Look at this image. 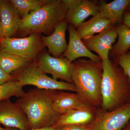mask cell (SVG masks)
I'll list each match as a JSON object with an SVG mask.
<instances>
[{"label":"cell","mask_w":130,"mask_h":130,"mask_svg":"<svg viewBox=\"0 0 130 130\" xmlns=\"http://www.w3.org/2000/svg\"><path fill=\"white\" fill-rule=\"evenodd\" d=\"M87 105L88 104L77 93H71L64 91H55L53 97V108L54 111L58 115H61Z\"/></svg>","instance_id":"cell-14"},{"label":"cell","mask_w":130,"mask_h":130,"mask_svg":"<svg viewBox=\"0 0 130 130\" xmlns=\"http://www.w3.org/2000/svg\"><path fill=\"white\" fill-rule=\"evenodd\" d=\"M68 23L65 19L56 26L51 35L47 36H41L44 46L48 48L50 53L54 57H59L67 48L66 33L68 28Z\"/></svg>","instance_id":"cell-15"},{"label":"cell","mask_w":130,"mask_h":130,"mask_svg":"<svg viewBox=\"0 0 130 130\" xmlns=\"http://www.w3.org/2000/svg\"><path fill=\"white\" fill-rule=\"evenodd\" d=\"M68 30L69 41L67 48L63 54L65 58L71 62L81 57H86L95 62L102 61L98 55L93 54L85 45L72 25L70 24Z\"/></svg>","instance_id":"cell-13"},{"label":"cell","mask_w":130,"mask_h":130,"mask_svg":"<svg viewBox=\"0 0 130 130\" xmlns=\"http://www.w3.org/2000/svg\"><path fill=\"white\" fill-rule=\"evenodd\" d=\"M36 63L43 72L51 74L53 78L60 79L73 84L72 78V62L66 58H55L44 53L38 58Z\"/></svg>","instance_id":"cell-8"},{"label":"cell","mask_w":130,"mask_h":130,"mask_svg":"<svg viewBox=\"0 0 130 130\" xmlns=\"http://www.w3.org/2000/svg\"><path fill=\"white\" fill-rule=\"evenodd\" d=\"M23 86L16 80L0 85V102L8 100L12 96L20 98L24 94Z\"/></svg>","instance_id":"cell-22"},{"label":"cell","mask_w":130,"mask_h":130,"mask_svg":"<svg viewBox=\"0 0 130 130\" xmlns=\"http://www.w3.org/2000/svg\"><path fill=\"white\" fill-rule=\"evenodd\" d=\"M112 25H113L111 21L103 18L98 13L88 21L82 23L76 31L82 40L93 36L95 33H100Z\"/></svg>","instance_id":"cell-18"},{"label":"cell","mask_w":130,"mask_h":130,"mask_svg":"<svg viewBox=\"0 0 130 130\" xmlns=\"http://www.w3.org/2000/svg\"><path fill=\"white\" fill-rule=\"evenodd\" d=\"M16 129L12 128H3L0 126V130H17Z\"/></svg>","instance_id":"cell-30"},{"label":"cell","mask_w":130,"mask_h":130,"mask_svg":"<svg viewBox=\"0 0 130 130\" xmlns=\"http://www.w3.org/2000/svg\"><path fill=\"white\" fill-rule=\"evenodd\" d=\"M12 76L23 87L32 85L41 89L77 92L73 84L59 81L49 77L39 68L36 63H29L15 71Z\"/></svg>","instance_id":"cell-5"},{"label":"cell","mask_w":130,"mask_h":130,"mask_svg":"<svg viewBox=\"0 0 130 130\" xmlns=\"http://www.w3.org/2000/svg\"><path fill=\"white\" fill-rule=\"evenodd\" d=\"M116 26L112 25L98 35L82 40L90 50L95 52L102 60L109 59V54L112 44L118 37Z\"/></svg>","instance_id":"cell-11"},{"label":"cell","mask_w":130,"mask_h":130,"mask_svg":"<svg viewBox=\"0 0 130 130\" xmlns=\"http://www.w3.org/2000/svg\"><path fill=\"white\" fill-rule=\"evenodd\" d=\"M1 51V47H0V51Z\"/></svg>","instance_id":"cell-32"},{"label":"cell","mask_w":130,"mask_h":130,"mask_svg":"<svg viewBox=\"0 0 130 130\" xmlns=\"http://www.w3.org/2000/svg\"><path fill=\"white\" fill-rule=\"evenodd\" d=\"M98 111L97 108L85 105L59 115L53 127L69 124L90 125L95 120Z\"/></svg>","instance_id":"cell-12"},{"label":"cell","mask_w":130,"mask_h":130,"mask_svg":"<svg viewBox=\"0 0 130 130\" xmlns=\"http://www.w3.org/2000/svg\"><path fill=\"white\" fill-rule=\"evenodd\" d=\"M1 51L11 53L31 63L44 49L40 34L23 38L4 37L0 41Z\"/></svg>","instance_id":"cell-6"},{"label":"cell","mask_w":130,"mask_h":130,"mask_svg":"<svg viewBox=\"0 0 130 130\" xmlns=\"http://www.w3.org/2000/svg\"><path fill=\"white\" fill-rule=\"evenodd\" d=\"M0 17L4 37H12L19 31L21 19L9 1L0 0Z\"/></svg>","instance_id":"cell-16"},{"label":"cell","mask_w":130,"mask_h":130,"mask_svg":"<svg viewBox=\"0 0 130 130\" xmlns=\"http://www.w3.org/2000/svg\"><path fill=\"white\" fill-rule=\"evenodd\" d=\"M130 3V0H115L108 3H101L99 13L111 21L113 25H120L123 21L125 11Z\"/></svg>","instance_id":"cell-17"},{"label":"cell","mask_w":130,"mask_h":130,"mask_svg":"<svg viewBox=\"0 0 130 130\" xmlns=\"http://www.w3.org/2000/svg\"><path fill=\"white\" fill-rule=\"evenodd\" d=\"M68 8L63 0H50L39 9L21 20L19 31L24 36L34 33L52 34L66 18Z\"/></svg>","instance_id":"cell-4"},{"label":"cell","mask_w":130,"mask_h":130,"mask_svg":"<svg viewBox=\"0 0 130 130\" xmlns=\"http://www.w3.org/2000/svg\"><path fill=\"white\" fill-rule=\"evenodd\" d=\"M68 8L66 19L68 23L77 28L90 16H95L100 11V4L90 0H64Z\"/></svg>","instance_id":"cell-9"},{"label":"cell","mask_w":130,"mask_h":130,"mask_svg":"<svg viewBox=\"0 0 130 130\" xmlns=\"http://www.w3.org/2000/svg\"><path fill=\"white\" fill-rule=\"evenodd\" d=\"M3 37H4V36H3L2 24L1 20L0 17V41Z\"/></svg>","instance_id":"cell-27"},{"label":"cell","mask_w":130,"mask_h":130,"mask_svg":"<svg viewBox=\"0 0 130 130\" xmlns=\"http://www.w3.org/2000/svg\"><path fill=\"white\" fill-rule=\"evenodd\" d=\"M50 0H10L15 11L21 19L46 5Z\"/></svg>","instance_id":"cell-21"},{"label":"cell","mask_w":130,"mask_h":130,"mask_svg":"<svg viewBox=\"0 0 130 130\" xmlns=\"http://www.w3.org/2000/svg\"><path fill=\"white\" fill-rule=\"evenodd\" d=\"M123 24L130 28V12H125L123 16Z\"/></svg>","instance_id":"cell-26"},{"label":"cell","mask_w":130,"mask_h":130,"mask_svg":"<svg viewBox=\"0 0 130 130\" xmlns=\"http://www.w3.org/2000/svg\"><path fill=\"white\" fill-rule=\"evenodd\" d=\"M54 130H90L89 126L69 124L60 126L54 128Z\"/></svg>","instance_id":"cell-24"},{"label":"cell","mask_w":130,"mask_h":130,"mask_svg":"<svg viewBox=\"0 0 130 130\" xmlns=\"http://www.w3.org/2000/svg\"><path fill=\"white\" fill-rule=\"evenodd\" d=\"M130 120V101L111 111L98 108L95 120L89 125L90 130H121Z\"/></svg>","instance_id":"cell-7"},{"label":"cell","mask_w":130,"mask_h":130,"mask_svg":"<svg viewBox=\"0 0 130 130\" xmlns=\"http://www.w3.org/2000/svg\"><path fill=\"white\" fill-rule=\"evenodd\" d=\"M127 9H128V12H130V4H129V6H128Z\"/></svg>","instance_id":"cell-31"},{"label":"cell","mask_w":130,"mask_h":130,"mask_svg":"<svg viewBox=\"0 0 130 130\" xmlns=\"http://www.w3.org/2000/svg\"><path fill=\"white\" fill-rule=\"evenodd\" d=\"M55 91L30 89L16 101L26 115L30 130L53 126L59 116L53 108Z\"/></svg>","instance_id":"cell-3"},{"label":"cell","mask_w":130,"mask_h":130,"mask_svg":"<svg viewBox=\"0 0 130 130\" xmlns=\"http://www.w3.org/2000/svg\"><path fill=\"white\" fill-rule=\"evenodd\" d=\"M102 61L80 59L72 62V78L79 95L87 103L97 108L102 104Z\"/></svg>","instance_id":"cell-1"},{"label":"cell","mask_w":130,"mask_h":130,"mask_svg":"<svg viewBox=\"0 0 130 130\" xmlns=\"http://www.w3.org/2000/svg\"><path fill=\"white\" fill-rule=\"evenodd\" d=\"M116 29L118 40L110 51L111 55L114 58L123 54L130 49V28L123 24L116 26Z\"/></svg>","instance_id":"cell-19"},{"label":"cell","mask_w":130,"mask_h":130,"mask_svg":"<svg viewBox=\"0 0 130 130\" xmlns=\"http://www.w3.org/2000/svg\"><path fill=\"white\" fill-rule=\"evenodd\" d=\"M114 60L116 64L123 69L125 73L128 77L130 81V52L125 53L115 57Z\"/></svg>","instance_id":"cell-23"},{"label":"cell","mask_w":130,"mask_h":130,"mask_svg":"<svg viewBox=\"0 0 130 130\" xmlns=\"http://www.w3.org/2000/svg\"><path fill=\"white\" fill-rule=\"evenodd\" d=\"M121 130H130V121Z\"/></svg>","instance_id":"cell-29"},{"label":"cell","mask_w":130,"mask_h":130,"mask_svg":"<svg viewBox=\"0 0 130 130\" xmlns=\"http://www.w3.org/2000/svg\"><path fill=\"white\" fill-rule=\"evenodd\" d=\"M14 80L15 79L12 75L6 72L0 67V85Z\"/></svg>","instance_id":"cell-25"},{"label":"cell","mask_w":130,"mask_h":130,"mask_svg":"<svg viewBox=\"0 0 130 130\" xmlns=\"http://www.w3.org/2000/svg\"><path fill=\"white\" fill-rule=\"evenodd\" d=\"M103 110L111 111L130 101V81L121 67L109 59L102 61Z\"/></svg>","instance_id":"cell-2"},{"label":"cell","mask_w":130,"mask_h":130,"mask_svg":"<svg viewBox=\"0 0 130 130\" xmlns=\"http://www.w3.org/2000/svg\"><path fill=\"white\" fill-rule=\"evenodd\" d=\"M30 63L13 54L0 51V67L9 74L25 67Z\"/></svg>","instance_id":"cell-20"},{"label":"cell","mask_w":130,"mask_h":130,"mask_svg":"<svg viewBox=\"0 0 130 130\" xmlns=\"http://www.w3.org/2000/svg\"><path fill=\"white\" fill-rule=\"evenodd\" d=\"M54 128L53 127H47V128H38V129H32L30 130H54Z\"/></svg>","instance_id":"cell-28"},{"label":"cell","mask_w":130,"mask_h":130,"mask_svg":"<svg viewBox=\"0 0 130 130\" xmlns=\"http://www.w3.org/2000/svg\"><path fill=\"white\" fill-rule=\"evenodd\" d=\"M0 124L19 130H30L25 114L16 103L9 99L0 102Z\"/></svg>","instance_id":"cell-10"}]
</instances>
